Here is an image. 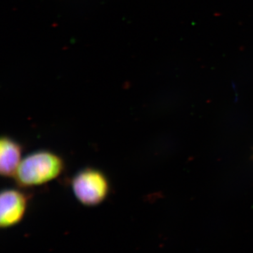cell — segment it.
<instances>
[{"instance_id": "obj_2", "label": "cell", "mask_w": 253, "mask_h": 253, "mask_svg": "<svg viewBox=\"0 0 253 253\" xmlns=\"http://www.w3.org/2000/svg\"><path fill=\"white\" fill-rule=\"evenodd\" d=\"M71 186L75 197L85 206H96L104 202L110 189L106 176L94 168L80 171L73 177Z\"/></svg>"}, {"instance_id": "obj_3", "label": "cell", "mask_w": 253, "mask_h": 253, "mask_svg": "<svg viewBox=\"0 0 253 253\" xmlns=\"http://www.w3.org/2000/svg\"><path fill=\"white\" fill-rule=\"evenodd\" d=\"M28 207V196L16 189L3 190L0 196V225L9 228L22 220Z\"/></svg>"}, {"instance_id": "obj_1", "label": "cell", "mask_w": 253, "mask_h": 253, "mask_svg": "<svg viewBox=\"0 0 253 253\" xmlns=\"http://www.w3.org/2000/svg\"><path fill=\"white\" fill-rule=\"evenodd\" d=\"M64 163L54 153L40 151L23 158L14 178L23 187L41 186L54 180L62 172Z\"/></svg>"}, {"instance_id": "obj_4", "label": "cell", "mask_w": 253, "mask_h": 253, "mask_svg": "<svg viewBox=\"0 0 253 253\" xmlns=\"http://www.w3.org/2000/svg\"><path fill=\"white\" fill-rule=\"evenodd\" d=\"M22 160L21 145L8 136H2L0 140L1 175L4 177H14Z\"/></svg>"}]
</instances>
